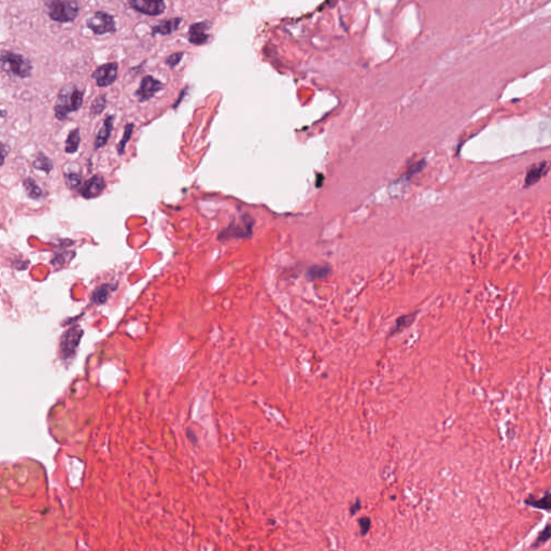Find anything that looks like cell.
Masks as SVG:
<instances>
[{"label": "cell", "mask_w": 551, "mask_h": 551, "mask_svg": "<svg viewBox=\"0 0 551 551\" xmlns=\"http://www.w3.org/2000/svg\"><path fill=\"white\" fill-rule=\"evenodd\" d=\"M133 131H134V124H127V125L125 126V129H124L123 138L120 140L119 145H118V152L120 155L124 153V150H125L127 142H129V139L131 138Z\"/></svg>", "instance_id": "25"}, {"label": "cell", "mask_w": 551, "mask_h": 551, "mask_svg": "<svg viewBox=\"0 0 551 551\" xmlns=\"http://www.w3.org/2000/svg\"><path fill=\"white\" fill-rule=\"evenodd\" d=\"M113 122H114V117L113 116H108L105 121H103V124L101 128L99 129L97 136H96V139H95V142H94V148L96 150L105 147V145L107 144L110 136H111V133L113 130Z\"/></svg>", "instance_id": "14"}, {"label": "cell", "mask_w": 551, "mask_h": 551, "mask_svg": "<svg viewBox=\"0 0 551 551\" xmlns=\"http://www.w3.org/2000/svg\"><path fill=\"white\" fill-rule=\"evenodd\" d=\"M111 288H112L111 284H102V285L98 286L94 291V292H93L92 300L94 301V303L97 304V305L105 304L107 301V299H108L109 294H110Z\"/></svg>", "instance_id": "19"}, {"label": "cell", "mask_w": 551, "mask_h": 551, "mask_svg": "<svg viewBox=\"0 0 551 551\" xmlns=\"http://www.w3.org/2000/svg\"><path fill=\"white\" fill-rule=\"evenodd\" d=\"M129 5L137 12L150 16L161 15L166 10L165 0H130Z\"/></svg>", "instance_id": "8"}, {"label": "cell", "mask_w": 551, "mask_h": 551, "mask_svg": "<svg viewBox=\"0 0 551 551\" xmlns=\"http://www.w3.org/2000/svg\"><path fill=\"white\" fill-rule=\"evenodd\" d=\"M80 142H81L80 129L76 128L74 130H71L69 133V135H68L67 140H66V145H65L66 153H69V154L76 153L79 150Z\"/></svg>", "instance_id": "18"}, {"label": "cell", "mask_w": 551, "mask_h": 551, "mask_svg": "<svg viewBox=\"0 0 551 551\" xmlns=\"http://www.w3.org/2000/svg\"><path fill=\"white\" fill-rule=\"evenodd\" d=\"M106 188V181L103 179V177L96 174L92 177L84 184L81 185L79 189V192L82 197H84L86 200L95 199V197L99 196L103 190Z\"/></svg>", "instance_id": "9"}, {"label": "cell", "mask_w": 551, "mask_h": 551, "mask_svg": "<svg viewBox=\"0 0 551 551\" xmlns=\"http://www.w3.org/2000/svg\"><path fill=\"white\" fill-rule=\"evenodd\" d=\"M2 68L8 75L19 79H26L33 71V65L23 55L4 50L0 56Z\"/></svg>", "instance_id": "2"}, {"label": "cell", "mask_w": 551, "mask_h": 551, "mask_svg": "<svg viewBox=\"0 0 551 551\" xmlns=\"http://www.w3.org/2000/svg\"><path fill=\"white\" fill-rule=\"evenodd\" d=\"M247 216L243 219V223H232L225 231L220 235V239L231 238H245L252 234V221L247 220Z\"/></svg>", "instance_id": "11"}, {"label": "cell", "mask_w": 551, "mask_h": 551, "mask_svg": "<svg viewBox=\"0 0 551 551\" xmlns=\"http://www.w3.org/2000/svg\"><path fill=\"white\" fill-rule=\"evenodd\" d=\"M25 192L27 193V196L30 197L32 200H41L43 197V191L40 189V186L37 184V182L32 178H26L23 182Z\"/></svg>", "instance_id": "17"}, {"label": "cell", "mask_w": 551, "mask_h": 551, "mask_svg": "<svg viewBox=\"0 0 551 551\" xmlns=\"http://www.w3.org/2000/svg\"><path fill=\"white\" fill-rule=\"evenodd\" d=\"M210 28L209 22L194 23L189 28V41L194 46L206 45L210 39L208 30Z\"/></svg>", "instance_id": "10"}, {"label": "cell", "mask_w": 551, "mask_h": 551, "mask_svg": "<svg viewBox=\"0 0 551 551\" xmlns=\"http://www.w3.org/2000/svg\"><path fill=\"white\" fill-rule=\"evenodd\" d=\"M359 524H360V528H361V534L362 535H366L369 531L370 528V525H371V520L368 518V517H363L359 520Z\"/></svg>", "instance_id": "27"}, {"label": "cell", "mask_w": 551, "mask_h": 551, "mask_svg": "<svg viewBox=\"0 0 551 551\" xmlns=\"http://www.w3.org/2000/svg\"><path fill=\"white\" fill-rule=\"evenodd\" d=\"M83 97L84 92L77 86L68 85L61 89L54 108L55 117L58 120H65L69 113L78 111L83 103Z\"/></svg>", "instance_id": "1"}, {"label": "cell", "mask_w": 551, "mask_h": 551, "mask_svg": "<svg viewBox=\"0 0 551 551\" xmlns=\"http://www.w3.org/2000/svg\"><path fill=\"white\" fill-rule=\"evenodd\" d=\"M550 538H551V522L547 523L543 531L539 532L536 539L534 540V543L532 544L531 548L537 549L539 547H542L544 544H546L548 542Z\"/></svg>", "instance_id": "21"}, {"label": "cell", "mask_w": 551, "mask_h": 551, "mask_svg": "<svg viewBox=\"0 0 551 551\" xmlns=\"http://www.w3.org/2000/svg\"><path fill=\"white\" fill-rule=\"evenodd\" d=\"M65 182L67 184V186L69 189L71 190H76V189H80L81 188V182H82V178H81V174L77 171H67L65 172Z\"/></svg>", "instance_id": "22"}, {"label": "cell", "mask_w": 551, "mask_h": 551, "mask_svg": "<svg viewBox=\"0 0 551 551\" xmlns=\"http://www.w3.org/2000/svg\"><path fill=\"white\" fill-rule=\"evenodd\" d=\"M118 69V63H114V61H112V63H106L99 66L93 72L92 78L96 80V83L99 87H108L117 81Z\"/></svg>", "instance_id": "6"}, {"label": "cell", "mask_w": 551, "mask_h": 551, "mask_svg": "<svg viewBox=\"0 0 551 551\" xmlns=\"http://www.w3.org/2000/svg\"><path fill=\"white\" fill-rule=\"evenodd\" d=\"M164 89V84L159 81L158 79L153 78L152 76H145L142 78L140 82L139 89L135 93V96L140 102H144L150 100L152 97L155 96L157 93L162 91Z\"/></svg>", "instance_id": "7"}, {"label": "cell", "mask_w": 551, "mask_h": 551, "mask_svg": "<svg viewBox=\"0 0 551 551\" xmlns=\"http://www.w3.org/2000/svg\"><path fill=\"white\" fill-rule=\"evenodd\" d=\"M34 167L37 170H42L47 173H49L52 169H53V163H52L49 158H47L45 154H38L34 162Z\"/></svg>", "instance_id": "20"}, {"label": "cell", "mask_w": 551, "mask_h": 551, "mask_svg": "<svg viewBox=\"0 0 551 551\" xmlns=\"http://www.w3.org/2000/svg\"><path fill=\"white\" fill-rule=\"evenodd\" d=\"M2 153H3V164H4V163H5V160H6V153H7L6 144H4V143H3V151H2Z\"/></svg>", "instance_id": "29"}, {"label": "cell", "mask_w": 551, "mask_h": 551, "mask_svg": "<svg viewBox=\"0 0 551 551\" xmlns=\"http://www.w3.org/2000/svg\"><path fill=\"white\" fill-rule=\"evenodd\" d=\"M415 316H417V313H412V314H409V315H405V316H402L400 318H398V320L395 321V324L393 325V327L391 328L390 330V334L389 336H394L399 334V333L407 329L409 326H411V324L414 322L415 320Z\"/></svg>", "instance_id": "15"}, {"label": "cell", "mask_w": 551, "mask_h": 551, "mask_svg": "<svg viewBox=\"0 0 551 551\" xmlns=\"http://www.w3.org/2000/svg\"><path fill=\"white\" fill-rule=\"evenodd\" d=\"M524 504L537 509H543V511L546 512H551V493L546 492V494L540 498H536L533 495H530L524 500Z\"/></svg>", "instance_id": "16"}, {"label": "cell", "mask_w": 551, "mask_h": 551, "mask_svg": "<svg viewBox=\"0 0 551 551\" xmlns=\"http://www.w3.org/2000/svg\"><path fill=\"white\" fill-rule=\"evenodd\" d=\"M183 56H184V52H177V53H172L165 59V64L169 68H174L182 60Z\"/></svg>", "instance_id": "26"}, {"label": "cell", "mask_w": 551, "mask_h": 551, "mask_svg": "<svg viewBox=\"0 0 551 551\" xmlns=\"http://www.w3.org/2000/svg\"><path fill=\"white\" fill-rule=\"evenodd\" d=\"M550 166H551V164L548 161L539 162V163L531 166V167L527 169L525 179H524V186H525V188H528V186H532V185L536 184L540 179L543 178L544 175H546L547 172L550 169Z\"/></svg>", "instance_id": "12"}, {"label": "cell", "mask_w": 551, "mask_h": 551, "mask_svg": "<svg viewBox=\"0 0 551 551\" xmlns=\"http://www.w3.org/2000/svg\"><path fill=\"white\" fill-rule=\"evenodd\" d=\"M86 26L93 34L97 36L116 33L114 16L105 11H97L86 20Z\"/></svg>", "instance_id": "4"}, {"label": "cell", "mask_w": 551, "mask_h": 551, "mask_svg": "<svg viewBox=\"0 0 551 551\" xmlns=\"http://www.w3.org/2000/svg\"><path fill=\"white\" fill-rule=\"evenodd\" d=\"M182 22H183L182 17H172V18H169V19L163 20V22L152 26L151 34H152V36H155V35H162V36L170 35V34L174 33L175 30L179 28V26L181 25Z\"/></svg>", "instance_id": "13"}, {"label": "cell", "mask_w": 551, "mask_h": 551, "mask_svg": "<svg viewBox=\"0 0 551 551\" xmlns=\"http://www.w3.org/2000/svg\"><path fill=\"white\" fill-rule=\"evenodd\" d=\"M330 272L329 267L327 266H321V265H316V266H313L310 267L309 270H308V277L310 279L313 280H318V279H323L325 278Z\"/></svg>", "instance_id": "23"}, {"label": "cell", "mask_w": 551, "mask_h": 551, "mask_svg": "<svg viewBox=\"0 0 551 551\" xmlns=\"http://www.w3.org/2000/svg\"><path fill=\"white\" fill-rule=\"evenodd\" d=\"M360 508H361V501L358 498V500L355 502V504L351 505V507H350L351 515H356L360 511Z\"/></svg>", "instance_id": "28"}, {"label": "cell", "mask_w": 551, "mask_h": 551, "mask_svg": "<svg viewBox=\"0 0 551 551\" xmlns=\"http://www.w3.org/2000/svg\"><path fill=\"white\" fill-rule=\"evenodd\" d=\"M47 7L50 18L58 23L74 22L80 14L77 0H49Z\"/></svg>", "instance_id": "3"}, {"label": "cell", "mask_w": 551, "mask_h": 551, "mask_svg": "<svg viewBox=\"0 0 551 551\" xmlns=\"http://www.w3.org/2000/svg\"><path fill=\"white\" fill-rule=\"evenodd\" d=\"M106 103H107L106 95L101 94L97 96L91 106V114H93V116H99V114H101L103 110H105Z\"/></svg>", "instance_id": "24"}, {"label": "cell", "mask_w": 551, "mask_h": 551, "mask_svg": "<svg viewBox=\"0 0 551 551\" xmlns=\"http://www.w3.org/2000/svg\"><path fill=\"white\" fill-rule=\"evenodd\" d=\"M83 335L80 326H74L67 329L60 339V356L64 360L75 357Z\"/></svg>", "instance_id": "5"}]
</instances>
